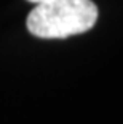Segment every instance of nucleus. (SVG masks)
Listing matches in <instances>:
<instances>
[{"label":"nucleus","instance_id":"1","mask_svg":"<svg viewBox=\"0 0 123 124\" xmlns=\"http://www.w3.org/2000/svg\"><path fill=\"white\" fill-rule=\"evenodd\" d=\"M98 7L91 0H47L29 13L27 30L38 38H67L93 29Z\"/></svg>","mask_w":123,"mask_h":124},{"label":"nucleus","instance_id":"2","mask_svg":"<svg viewBox=\"0 0 123 124\" xmlns=\"http://www.w3.org/2000/svg\"><path fill=\"white\" fill-rule=\"evenodd\" d=\"M27 2H30V3H42V2H47V0H27Z\"/></svg>","mask_w":123,"mask_h":124}]
</instances>
